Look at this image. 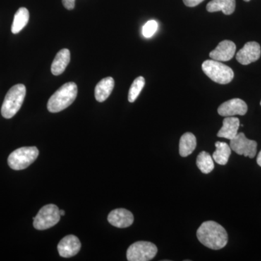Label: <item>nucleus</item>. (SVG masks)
<instances>
[{"label":"nucleus","mask_w":261,"mask_h":261,"mask_svg":"<svg viewBox=\"0 0 261 261\" xmlns=\"http://www.w3.org/2000/svg\"><path fill=\"white\" fill-rule=\"evenodd\" d=\"M58 206L54 204L44 205L34 218V227L37 230H45L58 224L61 219Z\"/></svg>","instance_id":"6"},{"label":"nucleus","mask_w":261,"mask_h":261,"mask_svg":"<svg viewBox=\"0 0 261 261\" xmlns=\"http://www.w3.org/2000/svg\"><path fill=\"white\" fill-rule=\"evenodd\" d=\"M77 94L78 87L74 82L63 84L49 98L47 103L48 111L50 113L61 112L74 102Z\"/></svg>","instance_id":"2"},{"label":"nucleus","mask_w":261,"mask_h":261,"mask_svg":"<svg viewBox=\"0 0 261 261\" xmlns=\"http://www.w3.org/2000/svg\"><path fill=\"white\" fill-rule=\"evenodd\" d=\"M244 1H245V2H249V1H250V0H244Z\"/></svg>","instance_id":"28"},{"label":"nucleus","mask_w":261,"mask_h":261,"mask_svg":"<svg viewBox=\"0 0 261 261\" xmlns=\"http://www.w3.org/2000/svg\"><path fill=\"white\" fill-rule=\"evenodd\" d=\"M229 146L233 152L240 155H244L250 159H253L256 155L257 142L248 140L243 132L238 133L234 138L230 140Z\"/></svg>","instance_id":"8"},{"label":"nucleus","mask_w":261,"mask_h":261,"mask_svg":"<svg viewBox=\"0 0 261 261\" xmlns=\"http://www.w3.org/2000/svg\"><path fill=\"white\" fill-rule=\"evenodd\" d=\"M39 153V149L36 147H20L10 154L8 165L15 171L25 169L37 160Z\"/></svg>","instance_id":"5"},{"label":"nucleus","mask_w":261,"mask_h":261,"mask_svg":"<svg viewBox=\"0 0 261 261\" xmlns=\"http://www.w3.org/2000/svg\"><path fill=\"white\" fill-rule=\"evenodd\" d=\"M29 12L25 8H19L15 13L14 20L12 25V33L14 34H18L29 23Z\"/></svg>","instance_id":"20"},{"label":"nucleus","mask_w":261,"mask_h":261,"mask_svg":"<svg viewBox=\"0 0 261 261\" xmlns=\"http://www.w3.org/2000/svg\"><path fill=\"white\" fill-rule=\"evenodd\" d=\"M257 163L258 164V166L261 167V150L260 152H259L258 155H257Z\"/></svg>","instance_id":"26"},{"label":"nucleus","mask_w":261,"mask_h":261,"mask_svg":"<svg viewBox=\"0 0 261 261\" xmlns=\"http://www.w3.org/2000/svg\"><path fill=\"white\" fill-rule=\"evenodd\" d=\"M236 51V45L229 40L222 41L219 43L214 50L210 53L211 58L214 61H228L232 59Z\"/></svg>","instance_id":"13"},{"label":"nucleus","mask_w":261,"mask_h":261,"mask_svg":"<svg viewBox=\"0 0 261 261\" xmlns=\"http://www.w3.org/2000/svg\"><path fill=\"white\" fill-rule=\"evenodd\" d=\"M158 27H159V24L157 21L154 20H149L142 28V34L146 38L152 37L158 30Z\"/></svg>","instance_id":"23"},{"label":"nucleus","mask_w":261,"mask_h":261,"mask_svg":"<svg viewBox=\"0 0 261 261\" xmlns=\"http://www.w3.org/2000/svg\"><path fill=\"white\" fill-rule=\"evenodd\" d=\"M260 55V44L255 42H249L238 51L236 59L240 64L247 65L257 61Z\"/></svg>","instance_id":"9"},{"label":"nucleus","mask_w":261,"mask_h":261,"mask_svg":"<svg viewBox=\"0 0 261 261\" xmlns=\"http://www.w3.org/2000/svg\"><path fill=\"white\" fill-rule=\"evenodd\" d=\"M197 237L202 245L212 250H221L228 243L226 229L213 221L202 223L197 229Z\"/></svg>","instance_id":"1"},{"label":"nucleus","mask_w":261,"mask_h":261,"mask_svg":"<svg viewBox=\"0 0 261 261\" xmlns=\"http://www.w3.org/2000/svg\"><path fill=\"white\" fill-rule=\"evenodd\" d=\"M158 252L154 244L149 242L139 241L132 244L127 250L128 261H148L153 259Z\"/></svg>","instance_id":"7"},{"label":"nucleus","mask_w":261,"mask_h":261,"mask_svg":"<svg viewBox=\"0 0 261 261\" xmlns=\"http://www.w3.org/2000/svg\"><path fill=\"white\" fill-rule=\"evenodd\" d=\"M25 94L27 89L23 84H16L10 88L5 96L2 106V116L7 119L13 118L21 108Z\"/></svg>","instance_id":"3"},{"label":"nucleus","mask_w":261,"mask_h":261,"mask_svg":"<svg viewBox=\"0 0 261 261\" xmlns=\"http://www.w3.org/2000/svg\"><path fill=\"white\" fill-rule=\"evenodd\" d=\"M202 69L206 75L216 83L227 84L233 80V70L220 61L207 60L202 63Z\"/></svg>","instance_id":"4"},{"label":"nucleus","mask_w":261,"mask_h":261,"mask_svg":"<svg viewBox=\"0 0 261 261\" xmlns=\"http://www.w3.org/2000/svg\"><path fill=\"white\" fill-rule=\"evenodd\" d=\"M115 82L112 77L103 79L97 84L94 90L96 99L99 102H104L112 93Z\"/></svg>","instance_id":"16"},{"label":"nucleus","mask_w":261,"mask_h":261,"mask_svg":"<svg viewBox=\"0 0 261 261\" xmlns=\"http://www.w3.org/2000/svg\"><path fill=\"white\" fill-rule=\"evenodd\" d=\"M196 163L201 172L205 173V174L211 173L214 169V159L211 157L210 154L205 151L201 152L198 154Z\"/></svg>","instance_id":"21"},{"label":"nucleus","mask_w":261,"mask_h":261,"mask_svg":"<svg viewBox=\"0 0 261 261\" xmlns=\"http://www.w3.org/2000/svg\"><path fill=\"white\" fill-rule=\"evenodd\" d=\"M60 214H61V216H64L65 215V211H62V210H60Z\"/></svg>","instance_id":"27"},{"label":"nucleus","mask_w":261,"mask_h":261,"mask_svg":"<svg viewBox=\"0 0 261 261\" xmlns=\"http://www.w3.org/2000/svg\"><path fill=\"white\" fill-rule=\"evenodd\" d=\"M247 112L246 102L239 98L230 99L221 104L218 108L220 116L230 117L240 115L245 116Z\"/></svg>","instance_id":"10"},{"label":"nucleus","mask_w":261,"mask_h":261,"mask_svg":"<svg viewBox=\"0 0 261 261\" xmlns=\"http://www.w3.org/2000/svg\"><path fill=\"white\" fill-rule=\"evenodd\" d=\"M75 0H63V6L67 10H71L74 9Z\"/></svg>","instance_id":"25"},{"label":"nucleus","mask_w":261,"mask_h":261,"mask_svg":"<svg viewBox=\"0 0 261 261\" xmlns=\"http://www.w3.org/2000/svg\"><path fill=\"white\" fill-rule=\"evenodd\" d=\"M70 61V53L69 49H63L58 51L54 61L51 63V73L55 75L62 74L65 71V68L69 64Z\"/></svg>","instance_id":"15"},{"label":"nucleus","mask_w":261,"mask_h":261,"mask_svg":"<svg viewBox=\"0 0 261 261\" xmlns=\"http://www.w3.org/2000/svg\"><path fill=\"white\" fill-rule=\"evenodd\" d=\"M216 150L213 154V159L218 164L224 166L228 163L231 149L226 142H217L216 143Z\"/></svg>","instance_id":"19"},{"label":"nucleus","mask_w":261,"mask_h":261,"mask_svg":"<svg viewBox=\"0 0 261 261\" xmlns=\"http://www.w3.org/2000/svg\"><path fill=\"white\" fill-rule=\"evenodd\" d=\"M203 1L204 0H183L185 5L187 7H190V8L197 6Z\"/></svg>","instance_id":"24"},{"label":"nucleus","mask_w":261,"mask_h":261,"mask_svg":"<svg viewBox=\"0 0 261 261\" xmlns=\"http://www.w3.org/2000/svg\"><path fill=\"white\" fill-rule=\"evenodd\" d=\"M240 125V120L238 118L233 116L226 117L223 121L222 128L218 132V137L229 140H232L238 134Z\"/></svg>","instance_id":"14"},{"label":"nucleus","mask_w":261,"mask_h":261,"mask_svg":"<svg viewBox=\"0 0 261 261\" xmlns=\"http://www.w3.org/2000/svg\"><path fill=\"white\" fill-rule=\"evenodd\" d=\"M260 106H261V101H260Z\"/></svg>","instance_id":"29"},{"label":"nucleus","mask_w":261,"mask_h":261,"mask_svg":"<svg viewBox=\"0 0 261 261\" xmlns=\"http://www.w3.org/2000/svg\"><path fill=\"white\" fill-rule=\"evenodd\" d=\"M236 8V0H212L206 7L209 13L222 11L225 15H231Z\"/></svg>","instance_id":"17"},{"label":"nucleus","mask_w":261,"mask_h":261,"mask_svg":"<svg viewBox=\"0 0 261 261\" xmlns=\"http://www.w3.org/2000/svg\"><path fill=\"white\" fill-rule=\"evenodd\" d=\"M134 216L129 211L124 208L115 209L110 213L108 221L117 228H127L134 223Z\"/></svg>","instance_id":"12"},{"label":"nucleus","mask_w":261,"mask_h":261,"mask_svg":"<svg viewBox=\"0 0 261 261\" xmlns=\"http://www.w3.org/2000/svg\"><path fill=\"white\" fill-rule=\"evenodd\" d=\"M145 85V80L144 77L139 76L132 83L128 92V101L130 102H135L137 98L140 95L142 89Z\"/></svg>","instance_id":"22"},{"label":"nucleus","mask_w":261,"mask_h":261,"mask_svg":"<svg viewBox=\"0 0 261 261\" xmlns=\"http://www.w3.org/2000/svg\"><path fill=\"white\" fill-rule=\"evenodd\" d=\"M82 244L80 240L74 235H68L62 239L58 245V252L61 257H71L77 255L80 251Z\"/></svg>","instance_id":"11"},{"label":"nucleus","mask_w":261,"mask_h":261,"mask_svg":"<svg viewBox=\"0 0 261 261\" xmlns=\"http://www.w3.org/2000/svg\"><path fill=\"white\" fill-rule=\"evenodd\" d=\"M197 147L195 136L190 132H187L181 136L179 141V154L185 158L191 154Z\"/></svg>","instance_id":"18"}]
</instances>
